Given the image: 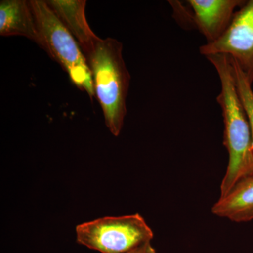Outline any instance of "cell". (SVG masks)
<instances>
[{"mask_svg": "<svg viewBox=\"0 0 253 253\" xmlns=\"http://www.w3.org/2000/svg\"><path fill=\"white\" fill-rule=\"evenodd\" d=\"M219 75L220 94L217 97L224 123L223 144L229 154V163L220 186V198L225 196L238 181L253 174V150L251 129L240 101L233 68L226 54L206 56Z\"/></svg>", "mask_w": 253, "mask_h": 253, "instance_id": "1", "label": "cell"}, {"mask_svg": "<svg viewBox=\"0 0 253 253\" xmlns=\"http://www.w3.org/2000/svg\"><path fill=\"white\" fill-rule=\"evenodd\" d=\"M123 49L122 43L117 40L101 39L87 60L105 124L115 136H119L124 124L131 78L123 59Z\"/></svg>", "mask_w": 253, "mask_h": 253, "instance_id": "2", "label": "cell"}, {"mask_svg": "<svg viewBox=\"0 0 253 253\" xmlns=\"http://www.w3.org/2000/svg\"><path fill=\"white\" fill-rule=\"evenodd\" d=\"M29 3L41 36V47L59 63L73 84L92 99L95 94L91 71L77 41L46 1L31 0Z\"/></svg>", "mask_w": 253, "mask_h": 253, "instance_id": "3", "label": "cell"}, {"mask_svg": "<svg viewBox=\"0 0 253 253\" xmlns=\"http://www.w3.org/2000/svg\"><path fill=\"white\" fill-rule=\"evenodd\" d=\"M78 244L101 253H128L151 242L154 233L139 214L104 217L76 226Z\"/></svg>", "mask_w": 253, "mask_h": 253, "instance_id": "4", "label": "cell"}, {"mask_svg": "<svg viewBox=\"0 0 253 253\" xmlns=\"http://www.w3.org/2000/svg\"><path fill=\"white\" fill-rule=\"evenodd\" d=\"M204 56L229 55L239 64L251 84L253 83V0L236 11L230 26L220 39L199 49Z\"/></svg>", "mask_w": 253, "mask_h": 253, "instance_id": "5", "label": "cell"}, {"mask_svg": "<svg viewBox=\"0 0 253 253\" xmlns=\"http://www.w3.org/2000/svg\"><path fill=\"white\" fill-rule=\"evenodd\" d=\"M244 0H189L194 11V22L206 38L207 44L220 39L230 26L236 8Z\"/></svg>", "mask_w": 253, "mask_h": 253, "instance_id": "6", "label": "cell"}, {"mask_svg": "<svg viewBox=\"0 0 253 253\" xmlns=\"http://www.w3.org/2000/svg\"><path fill=\"white\" fill-rule=\"evenodd\" d=\"M48 6L74 37L85 56L91 57L101 40L91 31L85 16V0H49Z\"/></svg>", "mask_w": 253, "mask_h": 253, "instance_id": "7", "label": "cell"}, {"mask_svg": "<svg viewBox=\"0 0 253 253\" xmlns=\"http://www.w3.org/2000/svg\"><path fill=\"white\" fill-rule=\"evenodd\" d=\"M0 36L26 37L41 46V36L29 1H0Z\"/></svg>", "mask_w": 253, "mask_h": 253, "instance_id": "8", "label": "cell"}, {"mask_svg": "<svg viewBox=\"0 0 253 253\" xmlns=\"http://www.w3.org/2000/svg\"><path fill=\"white\" fill-rule=\"evenodd\" d=\"M218 217L235 222H247L253 219V174L238 181L231 191L219 198L212 208Z\"/></svg>", "mask_w": 253, "mask_h": 253, "instance_id": "9", "label": "cell"}, {"mask_svg": "<svg viewBox=\"0 0 253 253\" xmlns=\"http://www.w3.org/2000/svg\"><path fill=\"white\" fill-rule=\"evenodd\" d=\"M229 59L232 66L233 74H234L238 95L249 121L253 150V91L251 87L252 84L248 81L239 64L230 56H229Z\"/></svg>", "mask_w": 253, "mask_h": 253, "instance_id": "10", "label": "cell"}, {"mask_svg": "<svg viewBox=\"0 0 253 253\" xmlns=\"http://www.w3.org/2000/svg\"><path fill=\"white\" fill-rule=\"evenodd\" d=\"M128 253H157L154 248L153 247L151 242L143 245L137 249L133 250L132 251Z\"/></svg>", "mask_w": 253, "mask_h": 253, "instance_id": "11", "label": "cell"}]
</instances>
